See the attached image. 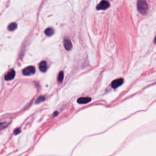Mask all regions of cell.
Instances as JSON below:
<instances>
[{
    "instance_id": "cell-15",
    "label": "cell",
    "mask_w": 156,
    "mask_h": 156,
    "mask_svg": "<svg viewBox=\"0 0 156 156\" xmlns=\"http://www.w3.org/2000/svg\"><path fill=\"white\" fill-rule=\"evenodd\" d=\"M154 43H156V37H155V40H154Z\"/></svg>"
},
{
    "instance_id": "cell-1",
    "label": "cell",
    "mask_w": 156,
    "mask_h": 156,
    "mask_svg": "<svg viewBox=\"0 0 156 156\" xmlns=\"http://www.w3.org/2000/svg\"><path fill=\"white\" fill-rule=\"evenodd\" d=\"M137 8L141 14H145L148 10V5L145 0L137 1Z\"/></svg>"
},
{
    "instance_id": "cell-9",
    "label": "cell",
    "mask_w": 156,
    "mask_h": 156,
    "mask_svg": "<svg viewBox=\"0 0 156 156\" xmlns=\"http://www.w3.org/2000/svg\"><path fill=\"white\" fill-rule=\"evenodd\" d=\"M54 30L52 27H48L44 30V34L49 37L52 36L54 34Z\"/></svg>"
},
{
    "instance_id": "cell-13",
    "label": "cell",
    "mask_w": 156,
    "mask_h": 156,
    "mask_svg": "<svg viewBox=\"0 0 156 156\" xmlns=\"http://www.w3.org/2000/svg\"><path fill=\"white\" fill-rule=\"evenodd\" d=\"M6 126H7V124H5V122L0 123V130L2 129H3L4 127H5Z\"/></svg>"
},
{
    "instance_id": "cell-12",
    "label": "cell",
    "mask_w": 156,
    "mask_h": 156,
    "mask_svg": "<svg viewBox=\"0 0 156 156\" xmlns=\"http://www.w3.org/2000/svg\"><path fill=\"white\" fill-rule=\"evenodd\" d=\"M44 100H45V98H44V96H39V97L37 98V99L36 100L35 102H36V104H38V103L41 102L42 101H44Z\"/></svg>"
},
{
    "instance_id": "cell-3",
    "label": "cell",
    "mask_w": 156,
    "mask_h": 156,
    "mask_svg": "<svg viewBox=\"0 0 156 156\" xmlns=\"http://www.w3.org/2000/svg\"><path fill=\"white\" fill-rule=\"evenodd\" d=\"M110 4L107 1H102L98 5H97V9L98 10H105L107 9L108 7H109Z\"/></svg>"
},
{
    "instance_id": "cell-14",
    "label": "cell",
    "mask_w": 156,
    "mask_h": 156,
    "mask_svg": "<svg viewBox=\"0 0 156 156\" xmlns=\"http://www.w3.org/2000/svg\"><path fill=\"white\" fill-rule=\"evenodd\" d=\"M20 133V129H15V130H14V133L15 134V135H17V134H18V133Z\"/></svg>"
},
{
    "instance_id": "cell-8",
    "label": "cell",
    "mask_w": 156,
    "mask_h": 156,
    "mask_svg": "<svg viewBox=\"0 0 156 156\" xmlns=\"http://www.w3.org/2000/svg\"><path fill=\"white\" fill-rule=\"evenodd\" d=\"M39 69L43 73L46 72V71L47 69V63H46V62H45V61L41 62L40 63V64H39Z\"/></svg>"
},
{
    "instance_id": "cell-11",
    "label": "cell",
    "mask_w": 156,
    "mask_h": 156,
    "mask_svg": "<svg viewBox=\"0 0 156 156\" xmlns=\"http://www.w3.org/2000/svg\"><path fill=\"white\" fill-rule=\"evenodd\" d=\"M63 79V72L60 71L58 74V81L59 82H62Z\"/></svg>"
},
{
    "instance_id": "cell-6",
    "label": "cell",
    "mask_w": 156,
    "mask_h": 156,
    "mask_svg": "<svg viewBox=\"0 0 156 156\" xmlns=\"http://www.w3.org/2000/svg\"><path fill=\"white\" fill-rule=\"evenodd\" d=\"M63 45L65 48L66 49V50L67 51H69L71 49L73 46H72V43L71 42V41L68 39V38H65L63 40Z\"/></svg>"
},
{
    "instance_id": "cell-10",
    "label": "cell",
    "mask_w": 156,
    "mask_h": 156,
    "mask_svg": "<svg viewBox=\"0 0 156 156\" xmlns=\"http://www.w3.org/2000/svg\"><path fill=\"white\" fill-rule=\"evenodd\" d=\"M17 24L15 23H12L8 26V29L10 31H13L16 29Z\"/></svg>"
},
{
    "instance_id": "cell-7",
    "label": "cell",
    "mask_w": 156,
    "mask_h": 156,
    "mask_svg": "<svg viewBox=\"0 0 156 156\" xmlns=\"http://www.w3.org/2000/svg\"><path fill=\"white\" fill-rule=\"evenodd\" d=\"M91 101V99L90 97H81L77 100V102L79 104H87L90 102Z\"/></svg>"
},
{
    "instance_id": "cell-2",
    "label": "cell",
    "mask_w": 156,
    "mask_h": 156,
    "mask_svg": "<svg viewBox=\"0 0 156 156\" xmlns=\"http://www.w3.org/2000/svg\"><path fill=\"white\" fill-rule=\"evenodd\" d=\"M23 75L24 76H30L35 73V68L33 66H29L24 68L22 71Z\"/></svg>"
},
{
    "instance_id": "cell-4",
    "label": "cell",
    "mask_w": 156,
    "mask_h": 156,
    "mask_svg": "<svg viewBox=\"0 0 156 156\" xmlns=\"http://www.w3.org/2000/svg\"><path fill=\"white\" fill-rule=\"evenodd\" d=\"M123 82H124V80L122 78H119V79H115L113 81H112V82L111 83V86L113 88H116L119 86L121 85L122 84Z\"/></svg>"
},
{
    "instance_id": "cell-5",
    "label": "cell",
    "mask_w": 156,
    "mask_h": 156,
    "mask_svg": "<svg viewBox=\"0 0 156 156\" xmlns=\"http://www.w3.org/2000/svg\"><path fill=\"white\" fill-rule=\"evenodd\" d=\"M15 76V71H14V69H12L6 74L4 78L6 80H10L13 79L14 78Z\"/></svg>"
}]
</instances>
